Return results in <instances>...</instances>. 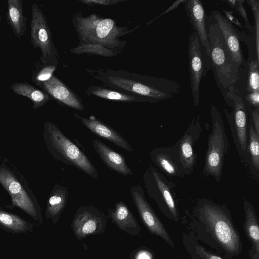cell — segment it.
Segmentation results:
<instances>
[{"label": "cell", "instance_id": "obj_23", "mask_svg": "<svg viewBox=\"0 0 259 259\" xmlns=\"http://www.w3.org/2000/svg\"><path fill=\"white\" fill-rule=\"evenodd\" d=\"M85 92L88 96H94L112 101L126 103H148L147 100L141 97L101 86L91 85L86 89Z\"/></svg>", "mask_w": 259, "mask_h": 259}, {"label": "cell", "instance_id": "obj_6", "mask_svg": "<svg viewBox=\"0 0 259 259\" xmlns=\"http://www.w3.org/2000/svg\"><path fill=\"white\" fill-rule=\"evenodd\" d=\"M211 131L208 136L202 176L220 181L225 157L229 148L223 117L219 109L212 105L210 109Z\"/></svg>", "mask_w": 259, "mask_h": 259}, {"label": "cell", "instance_id": "obj_5", "mask_svg": "<svg viewBox=\"0 0 259 259\" xmlns=\"http://www.w3.org/2000/svg\"><path fill=\"white\" fill-rule=\"evenodd\" d=\"M226 210L209 199H199L197 202V212L215 239L226 250L234 253L239 251L240 241Z\"/></svg>", "mask_w": 259, "mask_h": 259}, {"label": "cell", "instance_id": "obj_26", "mask_svg": "<svg viewBox=\"0 0 259 259\" xmlns=\"http://www.w3.org/2000/svg\"><path fill=\"white\" fill-rule=\"evenodd\" d=\"M68 189L66 187L56 184L48 199L47 212L52 217H58L63 210L68 198Z\"/></svg>", "mask_w": 259, "mask_h": 259}, {"label": "cell", "instance_id": "obj_10", "mask_svg": "<svg viewBox=\"0 0 259 259\" xmlns=\"http://www.w3.org/2000/svg\"><path fill=\"white\" fill-rule=\"evenodd\" d=\"M201 48L197 34L192 31L189 37L188 58L190 86L194 104L199 105V87L202 78L205 77L207 72L210 69L208 57Z\"/></svg>", "mask_w": 259, "mask_h": 259}, {"label": "cell", "instance_id": "obj_1", "mask_svg": "<svg viewBox=\"0 0 259 259\" xmlns=\"http://www.w3.org/2000/svg\"><path fill=\"white\" fill-rule=\"evenodd\" d=\"M86 71L111 89L141 97L148 103H158L171 99L181 90V84L175 80L121 69H87Z\"/></svg>", "mask_w": 259, "mask_h": 259}, {"label": "cell", "instance_id": "obj_15", "mask_svg": "<svg viewBox=\"0 0 259 259\" xmlns=\"http://www.w3.org/2000/svg\"><path fill=\"white\" fill-rule=\"evenodd\" d=\"M150 157L154 165L169 177L185 176L175 145L155 148L150 151Z\"/></svg>", "mask_w": 259, "mask_h": 259}, {"label": "cell", "instance_id": "obj_39", "mask_svg": "<svg viewBox=\"0 0 259 259\" xmlns=\"http://www.w3.org/2000/svg\"><path fill=\"white\" fill-rule=\"evenodd\" d=\"M208 259H222L221 257L217 255H211Z\"/></svg>", "mask_w": 259, "mask_h": 259}, {"label": "cell", "instance_id": "obj_35", "mask_svg": "<svg viewBox=\"0 0 259 259\" xmlns=\"http://www.w3.org/2000/svg\"><path fill=\"white\" fill-rule=\"evenodd\" d=\"M250 114L254 129L257 135H259V108L252 109Z\"/></svg>", "mask_w": 259, "mask_h": 259}, {"label": "cell", "instance_id": "obj_18", "mask_svg": "<svg viewBox=\"0 0 259 259\" xmlns=\"http://www.w3.org/2000/svg\"><path fill=\"white\" fill-rule=\"evenodd\" d=\"M73 115L84 126L95 135L110 141L127 151H133L130 143L110 126L97 119L93 116L87 118L75 113Z\"/></svg>", "mask_w": 259, "mask_h": 259}, {"label": "cell", "instance_id": "obj_8", "mask_svg": "<svg viewBox=\"0 0 259 259\" xmlns=\"http://www.w3.org/2000/svg\"><path fill=\"white\" fill-rule=\"evenodd\" d=\"M143 179L147 193L162 211L178 218L175 192L176 184L167 180L151 163L148 164Z\"/></svg>", "mask_w": 259, "mask_h": 259}, {"label": "cell", "instance_id": "obj_38", "mask_svg": "<svg viewBox=\"0 0 259 259\" xmlns=\"http://www.w3.org/2000/svg\"><path fill=\"white\" fill-rule=\"evenodd\" d=\"M138 259H151L150 254L147 252H142L139 255Z\"/></svg>", "mask_w": 259, "mask_h": 259}, {"label": "cell", "instance_id": "obj_3", "mask_svg": "<svg viewBox=\"0 0 259 259\" xmlns=\"http://www.w3.org/2000/svg\"><path fill=\"white\" fill-rule=\"evenodd\" d=\"M207 36L210 47V67L224 98L228 88L234 85L239 79V68L234 62L217 23L209 25Z\"/></svg>", "mask_w": 259, "mask_h": 259}, {"label": "cell", "instance_id": "obj_32", "mask_svg": "<svg viewBox=\"0 0 259 259\" xmlns=\"http://www.w3.org/2000/svg\"><path fill=\"white\" fill-rule=\"evenodd\" d=\"M248 5L250 6L254 18L255 32V43H256V50L257 59L258 60L259 56V4L258 1L254 0H247Z\"/></svg>", "mask_w": 259, "mask_h": 259}, {"label": "cell", "instance_id": "obj_29", "mask_svg": "<svg viewBox=\"0 0 259 259\" xmlns=\"http://www.w3.org/2000/svg\"><path fill=\"white\" fill-rule=\"evenodd\" d=\"M58 66L42 64L38 62L33 71L31 79L37 85L49 80L53 75Z\"/></svg>", "mask_w": 259, "mask_h": 259}, {"label": "cell", "instance_id": "obj_13", "mask_svg": "<svg viewBox=\"0 0 259 259\" xmlns=\"http://www.w3.org/2000/svg\"><path fill=\"white\" fill-rule=\"evenodd\" d=\"M0 183L11 196L13 204L32 217L37 215L36 208L23 186L9 169L0 168Z\"/></svg>", "mask_w": 259, "mask_h": 259}, {"label": "cell", "instance_id": "obj_22", "mask_svg": "<svg viewBox=\"0 0 259 259\" xmlns=\"http://www.w3.org/2000/svg\"><path fill=\"white\" fill-rule=\"evenodd\" d=\"M6 19L15 35L20 39L26 30L27 18L23 14L22 0H8Z\"/></svg>", "mask_w": 259, "mask_h": 259}, {"label": "cell", "instance_id": "obj_17", "mask_svg": "<svg viewBox=\"0 0 259 259\" xmlns=\"http://www.w3.org/2000/svg\"><path fill=\"white\" fill-rule=\"evenodd\" d=\"M184 6L191 28L198 35L200 45L208 58L210 47L205 26V12L203 4L200 0H187L184 2Z\"/></svg>", "mask_w": 259, "mask_h": 259}, {"label": "cell", "instance_id": "obj_30", "mask_svg": "<svg viewBox=\"0 0 259 259\" xmlns=\"http://www.w3.org/2000/svg\"><path fill=\"white\" fill-rule=\"evenodd\" d=\"M0 224L16 232L24 231L27 227L26 222L21 218L2 210H0Z\"/></svg>", "mask_w": 259, "mask_h": 259}, {"label": "cell", "instance_id": "obj_9", "mask_svg": "<svg viewBox=\"0 0 259 259\" xmlns=\"http://www.w3.org/2000/svg\"><path fill=\"white\" fill-rule=\"evenodd\" d=\"M31 10L30 39L33 48L40 52V62L42 64L58 66L59 55L54 44L46 18L35 3L32 4Z\"/></svg>", "mask_w": 259, "mask_h": 259}, {"label": "cell", "instance_id": "obj_40", "mask_svg": "<svg viewBox=\"0 0 259 259\" xmlns=\"http://www.w3.org/2000/svg\"><path fill=\"white\" fill-rule=\"evenodd\" d=\"M252 259H259V253H256L255 252V254L253 255Z\"/></svg>", "mask_w": 259, "mask_h": 259}, {"label": "cell", "instance_id": "obj_24", "mask_svg": "<svg viewBox=\"0 0 259 259\" xmlns=\"http://www.w3.org/2000/svg\"><path fill=\"white\" fill-rule=\"evenodd\" d=\"M12 91L16 95L25 97L33 103L34 110L42 106L52 98L43 90H40L28 82H16L10 86Z\"/></svg>", "mask_w": 259, "mask_h": 259}, {"label": "cell", "instance_id": "obj_28", "mask_svg": "<svg viewBox=\"0 0 259 259\" xmlns=\"http://www.w3.org/2000/svg\"><path fill=\"white\" fill-rule=\"evenodd\" d=\"M69 51L71 53L77 55L91 54L105 57H114L121 51L110 49L98 44H87L83 42H79L76 47L70 49Z\"/></svg>", "mask_w": 259, "mask_h": 259}, {"label": "cell", "instance_id": "obj_25", "mask_svg": "<svg viewBox=\"0 0 259 259\" xmlns=\"http://www.w3.org/2000/svg\"><path fill=\"white\" fill-rule=\"evenodd\" d=\"M248 171L257 180L259 176V135H257L252 122L248 123Z\"/></svg>", "mask_w": 259, "mask_h": 259}, {"label": "cell", "instance_id": "obj_36", "mask_svg": "<svg viewBox=\"0 0 259 259\" xmlns=\"http://www.w3.org/2000/svg\"><path fill=\"white\" fill-rule=\"evenodd\" d=\"M246 99L249 104L253 108H258L259 106V92L250 93L246 97Z\"/></svg>", "mask_w": 259, "mask_h": 259}, {"label": "cell", "instance_id": "obj_7", "mask_svg": "<svg viewBox=\"0 0 259 259\" xmlns=\"http://www.w3.org/2000/svg\"><path fill=\"white\" fill-rule=\"evenodd\" d=\"M224 99L226 104L231 108V112L225 109L224 113L240 162L248 168L249 164L248 154V123L245 104L234 85L228 88Z\"/></svg>", "mask_w": 259, "mask_h": 259}, {"label": "cell", "instance_id": "obj_19", "mask_svg": "<svg viewBox=\"0 0 259 259\" xmlns=\"http://www.w3.org/2000/svg\"><path fill=\"white\" fill-rule=\"evenodd\" d=\"M214 17L223 34L225 42L234 62L239 68L244 65L245 60L239 42V37L235 29L220 12L213 11Z\"/></svg>", "mask_w": 259, "mask_h": 259}, {"label": "cell", "instance_id": "obj_14", "mask_svg": "<svg viewBox=\"0 0 259 259\" xmlns=\"http://www.w3.org/2000/svg\"><path fill=\"white\" fill-rule=\"evenodd\" d=\"M105 217L96 208L83 206L78 208L72 222V228L77 238L99 232L103 225Z\"/></svg>", "mask_w": 259, "mask_h": 259}, {"label": "cell", "instance_id": "obj_33", "mask_svg": "<svg viewBox=\"0 0 259 259\" xmlns=\"http://www.w3.org/2000/svg\"><path fill=\"white\" fill-rule=\"evenodd\" d=\"M229 4L233 7H235L238 10L239 14L243 18L246 27L250 30H252V27L250 25L245 10L244 8V1H228Z\"/></svg>", "mask_w": 259, "mask_h": 259}, {"label": "cell", "instance_id": "obj_4", "mask_svg": "<svg viewBox=\"0 0 259 259\" xmlns=\"http://www.w3.org/2000/svg\"><path fill=\"white\" fill-rule=\"evenodd\" d=\"M44 141L51 155L65 164L73 165L97 179V170L88 156L51 122L44 124Z\"/></svg>", "mask_w": 259, "mask_h": 259}, {"label": "cell", "instance_id": "obj_31", "mask_svg": "<svg viewBox=\"0 0 259 259\" xmlns=\"http://www.w3.org/2000/svg\"><path fill=\"white\" fill-rule=\"evenodd\" d=\"M259 61L256 59L248 63V78L246 90L250 93L259 92Z\"/></svg>", "mask_w": 259, "mask_h": 259}, {"label": "cell", "instance_id": "obj_12", "mask_svg": "<svg viewBox=\"0 0 259 259\" xmlns=\"http://www.w3.org/2000/svg\"><path fill=\"white\" fill-rule=\"evenodd\" d=\"M130 192L139 213L148 229L174 246L166 230L146 199L142 187L139 185L133 186L130 189Z\"/></svg>", "mask_w": 259, "mask_h": 259}, {"label": "cell", "instance_id": "obj_34", "mask_svg": "<svg viewBox=\"0 0 259 259\" xmlns=\"http://www.w3.org/2000/svg\"><path fill=\"white\" fill-rule=\"evenodd\" d=\"M127 0H79L82 4L89 5L111 6L120 3L126 2Z\"/></svg>", "mask_w": 259, "mask_h": 259}, {"label": "cell", "instance_id": "obj_41", "mask_svg": "<svg viewBox=\"0 0 259 259\" xmlns=\"http://www.w3.org/2000/svg\"><path fill=\"white\" fill-rule=\"evenodd\" d=\"M1 20H2V19H1V15H0V23H1Z\"/></svg>", "mask_w": 259, "mask_h": 259}, {"label": "cell", "instance_id": "obj_20", "mask_svg": "<svg viewBox=\"0 0 259 259\" xmlns=\"http://www.w3.org/2000/svg\"><path fill=\"white\" fill-rule=\"evenodd\" d=\"M93 147L103 162L111 169L124 176L133 175L124 158L98 139L92 141Z\"/></svg>", "mask_w": 259, "mask_h": 259}, {"label": "cell", "instance_id": "obj_37", "mask_svg": "<svg viewBox=\"0 0 259 259\" xmlns=\"http://www.w3.org/2000/svg\"><path fill=\"white\" fill-rule=\"evenodd\" d=\"M224 12V13L226 17H228V18L233 23L237 25V26H239L240 27H242V26L241 24L239 22L238 19H237L235 17H234L233 15H232L230 12L228 11L223 10Z\"/></svg>", "mask_w": 259, "mask_h": 259}, {"label": "cell", "instance_id": "obj_16", "mask_svg": "<svg viewBox=\"0 0 259 259\" xmlns=\"http://www.w3.org/2000/svg\"><path fill=\"white\" fill-rule=\"evenodd\" d=\"M37 86L58 102L77 110H85L82 100L56 76Z\"/></svg>", "mask_w": 259, "mask_h": 259}, {"label": "cell", "instance_id": "obj_11", "mask_svg": "<svg viewBox=\"0 0 259 259\" xmlns=\"http://www.w3.org/2000/svg\"><path fill=\"white\" fill-rule=\"evenodd\" d=\"M202 131L200 116L194 118L182 137L175 144L183 172L190 175L194 170L197 160L195 145Z\"/></svg>", "mask_w": 259, "mask_h": 259}, {"label": "cell", "instance_id": "obj_27", "mask_svg": "<svg viewBox=\"0 0 259 259\" xmlns=\"http://www.w3.org/2000/svg\"><path fill=\"white\" fill-rule=\"evenodd\" d=\"M243 206L245 214V232L253 243L255 252L259 253V228L256 213L252 204L248 200H244Z\"/></svg>", "mask_w": 259, "mask_h": 259}, {"label": "cell", "instance_id": "obj_21", "mask_svg": "<svg viewBox=\"0 0 259 259\" xmlns=\"http://www.w3.org/2000/svg\"><path fill=\"white\" fill-rule=\"evenodd\" d=\"M109 216L123 231L135 235L140 231L139 226L127 206L120 201L115 203L114 208L108 209Z\"/></svg>", "mask_w": 259, "mask_h": 259}, {"label": "cell", "instance_id": "obj_2", "mask_svg": "<svg viewBox=\"0 0 259 259\" xmlns=\"http://www.w3.org/2000/svg\"><path fill=\"white\" fill-rule=\"evenodd\" d=\"M72 22L80 42L98 44L115 50L123 49L127 42L119 37L132 31L126 26H118L115 20L95 14L84 16L76 13Z\"/></svg>", "mask_w": 259, "mask_h": 259}]
</instances>
